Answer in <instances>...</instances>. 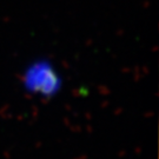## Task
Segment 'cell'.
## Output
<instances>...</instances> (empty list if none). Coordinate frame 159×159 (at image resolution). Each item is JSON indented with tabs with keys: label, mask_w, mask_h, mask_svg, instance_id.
I'll use <instances>...</instances> for the list:
<instances>
[{
	"label": "cell",
	"mask_w": 159,
	"mask_h": 159,
	"mask_svg": "<svg viewBox=\"0 0 159 159\" xmlns=\"http://www.w3.org/2000/svg\"><path fill=\"white\" fill-rule=\"evenodd\" d=\"M26 81L29 89L47 94L48 91L54 89L57 78L54 75L53 70H48L46 68V66L37 65L35 67L30 70L29 73H26Z\"/></svg>",
	"instance_id": "obj_1"
}]
</instances>
